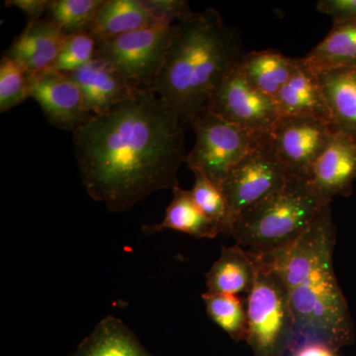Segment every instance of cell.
Wrapping results in <instances>:
<instances>
[{
	"instance_id": "1",
	"label": "cell",
	"mask_w": 356,
	"mask_h": 356,
	"mask_svg": "<svg viewBox=\"0 0 356 356\" xmlns=\"http://www.w3.org/2000/svg\"><path fill=\"white\" fill-rule=\"evenodd\" d=\"M184 125L152 89L91 116L74 132L89 197L125 212L154 192L179 186L178 170L187 156Z\"/></svg>"
},
{
	"instance_id": "2",
	"label": "cell",
	"mask_w": 356,
	"mask_h": 356,
	"mask_svg": "<svg viewBox=\"0 0 356 356\" xmlns=\"http://www.w3.org/2000/svg\"><path fill=\"white\" fill-rule=\"evenodd\" d=\"M336 242L329 206L296 242L266 254L254 252L286 286L296 329L295 348L318 341L339 351L355 341V325L334 270Z\"/></svg>"
},
{
	"instance_id": "3",
	"label": "cell",
	"mask_w": 356,
	"mask_h": 356,
	"mask_svg": "<svg viewBox=\"0 0 356 356\" xmlns=\"http://www.w3.org/2000/svg\"><path fill=\"white\" fill-rule=\"evenodd\" d=\"M243 55L236 30L225 24L216 9L193 11L173 26L154 91L189 125L208 111L215 89Z\"/></svg>"
},
{
	"instance_id": "4",
	"label": "cell",
	"mask_w": 356,
	"mask_h": 356,
	"mask_svg": "<svg viewBox=\"0 0 356 356\" xmlns=\"http://www.w3.org/2000/svg\"><path fill=\"white\" fill-rule=\"evenodd\" d=\"M330 204L310 179L289 175L282 188L236 216L231 236L248 252H274L296 242Z\"/></svg>"
},
{
	"instance_id": "5",
	"label": "cell",
	"mask_w": 356,
	"mask_h": 356,
	"mask_svg": "<svg viewBox=\"0 0 356 356\" xmlns=\"http://www.w3.org/2000/svg\"><path fill=\"white\" fill-rule=\"evenodd\" d=\"M252 254L257 262V276L245 304V341L255 356H283L297 341L286 286L273 267Z\"/></svg>"
},
{
	"instance_id": "6",
	"label": "cell",
	"mask_w": 356,
	"mask_h": 356,
	"mask_svg": "<svg viewBox=\"0 0 356 356\" xmlns=\"http://www.w3.org/2000/svg\"><path fill=\"white\" fill-rule=\"evenodd\" d=\"M189 125L195 133V144L185 163L192 172L201 173L220 189L229 170L268 136L231 123L211 112L196 117Z\"/></svg>"
},
{
	"instance_id": "7",
	"label": "cell",
	"mask_w": 356,
	"mask_h": 356,
	"mask_svg": "<svg viewBox=\"0 0 356 356\" xmlns=\"http://www.w3.org/2000/svg\"><path fill=\"white\" fill-rule=\"evenodd\" d=\"M173 26L158 22L98 44V57L108 62L137 90H154L173 35Z\"/></svg>"
},
{
	"instance_id": "8",
	"label": "cell",
	"mask_w": 356,
	"mask_h": 356,
	"mask_svg": "<svg viewBox=\"0 0 356 356\" xmlns=\"http://www.w3.org/2000/svg\"><path fill=\"white\" fill-rule=\"evenodd\" d=\"M289 173L274 152L268 136L257 149L236 163L221 191L235 220L243 211L282 188Z\"/></svg>"
},
{
	"instance_id": "9",
	"label": "cell",
	"mask_w": 356,
	"mask_h": 356,
	"mask_svg": "<svg viewBox=\"0 0 356 356\" xmlns=\"http://www.w3.org/2000/svg\"><path fill=\"white\" fill-rule=\"evenodd\" d=\"M207 112L261 135H269L280 119L273 98L248 83L238 67L215 89Z\"/></svg>"
},
{
	"instance_id": "10",
	"label": "cell",
	"mask_w": 356,
	"mask_h": 356,
	"mask_svg": "<svg viewBox=\"0 0 356 356\" xmlns=\"http://www.w3.org/2000/svg\"><path fill=\"white\" fill-rule=\"evenodd\" d=\"M334 132L331 123L327 121L287 117L280 119L268 138L289 175L311 179L316 161Z\"/></svg>"
},
{
	"instance_id": "11",
	"label": "cell",
	"mask_w": 356,
	"mask_h": 356,
	"mask_svg": "<svg viewBox=\"0 0 356 356\" xmlns=\"http://www.w3.org/2000/svg\"><path fill=\"white\" fill-rule=\"evenodd\" d=\"M29 83L30 97L39 103L51 125L74 132L92 116L79 84L69 74L47 70L29 74Z\"/></svg>"
},
{
	"instance_id": "12",
	"label": "cell",
	"mask_w": 356,
	"mask_h": 356,
	"mask_svg": "<svg viewBox=\"0 0 356 356\" xmlns=\"http://www.w3.org/2000/svg\"><path fill=\"white\" fill-rule=\"evenodd\" d=\"M310 180L320 195L331 202L336 196H350L356 180V140L334 132L316 161Z\"/></svg>"
},
{
	"instance_id": "13",
	"label": "cell",
	"mask_w": 356,
	"mask_h": 356,
	"mask_svg": "<svg viewBox=\"0 0 356 356\" xmlns=\"http://www.w3.org/2000/svg\"><path fill=\"white\" fill-rule=\"evenodd\" d=\"M67 34L51 18L29 21L4 55L28 72L37 74L53 69Z\"/></svg>"
},
{
	"instance_id": "14",
	"label": "cell",
	"mask_w": 356,
	"mask_h": 356,
	"mask_svg": "<svg viewBox=\"0 0 356 356\" xmlns=\"http://www.w3.org/2000/svg\"><path fill=\"white\" fill-rule=\"evenodd\" d=\"M83 92L86 108L92 116L108 112L138 92L113 65L96 57L86 67L69 74Z\"/></svg>"
},
{
	"instance_id": "15",
	"label": "cell",
	"mask_w": 356,
	"mask_h": 356,
	"mask_svg": "<svg viewBox=\"0 0 356 356\" xmlns=\"http://www.w3.org/2000/svg\"><path fill=\"white\" fill-rule=\"evenodd\" d=\"M280 118L306 117L331 123L318 76L297 58L291 77L274 98Z\"/></svg>"
},
{
	"instance_id": "16",
	"label": "cell",
	"mask_w": 356,
	"mask_h": 356,
	"mask_svg": "<svg viewBox=\"0 0 356 356\" xmlns=\"http://www.w3.org/2000/svg\"><path fill=\"white\" fill-rule=\"evenodd\" d=\"M334 132L356 140V67L318 72Z\"/></svg>"
},
{
	"instance_id": "17",
	"label": "cell",
	"mask_w": 356,
	"mask_h": 356,
	"mask_svg": "<svg viewBox=\"0 0 356 356\" xmlns=\"http://www.w3.org/2000/svg\"><path fill=\"white\" fill-rule=\"evenodd\" d=\"M257 262L252 252L236 243L222 247L221 255L206 274L208 291L213 294L238 295L254 286Z\"/></svg>"
},
{
	"instance_id": "18",
	"label": "cell",
	"mask_w": 356,
	"mask_h": 356,
	"mask_svg": "<svg viewBox=\"0 0 356 356\" xmlns=\"http://www.w3.org/2000/svg\"><path fill=\"white\" fill-rule=\"evenodd\" d=\"M158 22L145 0H104L88 31L100 44Z\"/></svg>"
},
{
	"instance_id": "19",
	"label": "cell",
	"mask_w": 356,
	"mask_h": 356,
	"mask_svg": "<svg viewBox=\"0 0 356 356\" xmlns=\"http://www.w3.org/2000/svg\"><path fill=\"white\" fill-rule=\"evenodd\" d=\"M165 229L182 232L197 238H215L222 229L199 209L191 191L177 186L172 189V199L165 210V219L159 224L143 227L145 235L152 236Z\"/></svg>"
},
{
	"instance_id": "20",
	"label": "cell",
	"mask_w": 356,
	"mask_h": 356,
	"mask_svg": "<svg viewBox=\"0 0 356 356\" xmlns=\"http://www.w3.org/2000/svg\"><path fill=\"white\" fill-rule=\"evenodd\" d=\"M69 356H154L119 318L108 316Z\"/></svg>"
},
{
	"instance_id": "21",
	"label": "cell",
	"mask_w": 356,
	"mask_h": 356,
	"mask_svg": "<svg viewBox=\"0 0 356 356\" xmlns=\"http://www.w3.org/2000/svg\"><path fill=\"white\" fill-rule=\"evenodd\" d=\"M297 58H288L277 51H255L245 54L238 69L245 79L273 99L291 77Z\"/></svg>"
},
{
	"instance_id": "22",
	"label": "cell",
	"mask_w": 356,
	"mask_h": 356,
	"mask_svg": "<svg viewBox=\"0 0 356 356\" xmlns=\"http://www.w3.org/2000/svg\"><path fill=\"white\" fill-rule=\"evenodd\" d=\"M302 60L315 74L356 67V20L334 24L327 37Z\"/></svg>"
},
{
	"instance_id": "23",
	"label": "cell",
	"mask_w": 356,
	"mask_h": 356,
	"mask_svg": "<svg viewBox=\"0 0 356 356\" xmlns=\"http://www.w3.org/2000/svg\"><path fill=\"white\" fill-rule=\"evenodd\" d=\"M208 316L213 322L227 332L232 339L240 341L247 337V307L238 295H202Z\"/></svg>"
},
{
	"instance_id": "24",
	"label": "cell",
	"mask_w": 356,
	"mask_h": 356,
	"mask_svg": "<svg viewBox=\"0 0 356 356\" xmlns=\"http://www.w3.org/2000/svg\"><path fill=\"white\" fill-rule=\"evenodd\" d=\"M194 177L195 182L191 191L194 202L206 216L221 227L222 235L231 236L235 216L221 189L201 173L194 172Z\"/></svg>"
},
{
	"instance_id": "25",
	"label": "cell",
	"mask_w": 356,
	"mask_h": 356,
	"mask_svg": "<svg viewBox=\"0 0 356 356\" xmlns=\"http://www.w3.org/2000/svg\"><path fill=\"white\" fill-rule=\"evenodd\" d=\"M104 0H51L49 1V18L67 35L88 31Z\"/></svg>"
},
{
	"instance_id": "26",
	"label": "cell",
	"mask_w": 356,
	"mask_h": 356,
	"mask_svg": "<svg viewBox=\"0 0 356 356\" xmlns=\"http://www.w3.org/2000/svg\"><path fill=\"white\" fill-rule=\"evenodd\" d=\"M30 97L29 74L4 55L0 60V112L8 111Z\"/></svg>"
},
{
	"instance_id": "27",
	"label": "cell",
	"mask_w": 356,
	"mask_h": 356,
	"mask_svg": "<svg viewBox=\"0 0 356 356\" xmlns=\"http://www.w3.org/2000/svg\"><path fill=\"white\" fill-rule=\"evenodd\" d=\"M98 43L88 31L67 35L53 69L70 74L86 67L97 57Z\"/></svg>"
},
{
	"instance_id": "28",
	"label": "cell",
	"mask_w": 356,
	"mask_h": 356,
	"mask_svg": "<svg viewBox=\"0 0 356 356\" xmlns=\"http://www.w3.org/2000/svg\"><path fill=\"white\" fill-rule=\"evenodd\" d=\"M145 3L156 19L170 24H175L193 13L184 0H145Z\"/></svg>"
},
{
	"instance_id": "29",
	"label": "cell",
	"mask_w": 356,
	"mask_h": 356,
	"mask_svg": "<svg viewBox=\"0 0 356 356\" xmlns=\"http://www.w3.org/2000/svg\"><path fill=\"white\" fill-rule=\"evenodd\" d=\"M317 9L331 16L334 24L356 20V0H320Z\"/></svg>"
},
{
	"instance_id": "30",
	"label": "cell",
	"mask_w": 356,
	"mask_h": 356,
	"mask_svg": "<svg viewBox=\"0 0 356 356\" xmlns=\"http://www.w3.org/2000/svg\"><path fill=\"white\" fill-rule=\"evenodd\" d=\"M6 6L16 7L28 16L30 21L38 20L48 10L47 0H6Z\"/></svg>"
},
{
	"instance_id": "31",
	"label": "cell",
	"mask_w": 356,
	"mask_h": 356,
	"mask_svg": "<svg viewBox=\"0 0 356 356\" xmlns=\"http://www.w3.org/2000/svg\"><path fill=\"white\" fill-rule=\"evenodd\" d=\"M291 351L292 356H337V350L318 341H307L299 344Z\"/></svg>"
}]
</instances>
